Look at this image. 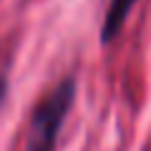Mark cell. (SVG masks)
Listing matches in <instances>:
<instances>
[{"mask_svg": "<svg viewBox=\"0 0 151 151\" xmlns=\"http://www.w3.org/2000/svg\"><path fill=\"white\" fill-rule=\"evenodd\" d=\"M76 98V78H63L35 106L25 136V151H53Z\"/></svg>", "mask_w": 151, "mask_h": 151, "instance_id": "obj_1", "label": "cell"}, {"mask_svg": "<svg viewBox=\"0 0 151 151\" xmlns=\"http://www.w3.org/2000/svg\"><path fill=\"white\" fill-rule=\"evenodd\" d=\"M136 0H108V8H106V15H103V25H101V43L108 45L113 38L121 33L126 18L131 15Z\"/></svg>", "mask_w": 151, "mask_h": 151, "instance_id": "obj_2", "label": "cell"}, {"mask_svg": "<svg viewBox=\"0 0 151 151\" xmlns=\"http://www.w3.org/2000/svg\"><path fill=\"white\" fill-rule=\"evenodd\" d=\"M5 93H8V81L0 78V103H3V98H5Z\"/></svg>", "mask_w": 151, "mask_h": 151, "instance_id": "obj_3", "label": "cell"}]
</instances>
